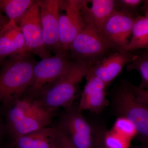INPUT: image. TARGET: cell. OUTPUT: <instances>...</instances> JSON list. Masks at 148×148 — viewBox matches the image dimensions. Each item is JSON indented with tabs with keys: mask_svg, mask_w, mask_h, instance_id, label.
<instances>
[{
	"mask_svg": "<svg viewBox=\"0 0 148 148\" xmlns=\"http://www.w3.org/2000/svg\"><path fill=\"white\" fill-rule=\"evenodd\" d=\"M56 110L23 96L6 110V128L11 140L48 127Z\"/></svg>",
	"mask_w": 148,
	"mask_h": 148,
	"instance_id": "obj_2",
	"label": "cell"
},
{
	"mask_svg": "<svg viewBox=\"0 0 148 148\" xmlns=\"http://www.w3.org/2000/svg\"></svg>",
	"mask_w": 148,
	"mask_h": 148,
	"instance_id": "obj_32",
	"label": "cell"
},
{
	"mask_svg": "<svg viewBox=\"0 0 148 148\" xmlns=\"http://www.w3.org/2000/svg\"><path fill=\"white\" fill-rule=\"evenodd\" d=\"M92 66L87 61L73 60L66 72L44 89L36 99L51 108H66L72 106L78 85L86 77Z\"/></svg>",
	"mask_w": 148,
	"mask_h": 148,
	"instance_id": "obj_3",
	"label": "cell"
},
{
	"mask_svg": "<svg viewBox=\"0 0 148 148\" xmlns=\"http://www.w3.org/2000/svg\"><path fill=\"white\" fill-rule=\"evenodd\" d=\"M145 1L143 0H115L116 10L136 18L139 15L138 10Z\"/></svg>",
	"mask_w": 148,
	"mask_h": 148,
	"instance_id": "obj_20",
	"label": "cell"
},
{
	"mask_svg": "<svg viewBox=\"0 0 148 148\" xmlns=\"http://www.w3.org/2000/svg\"><path fill=\"white\" fill-rule=\"evenodd\" d=\"M132 87L137 98L148 107V90L142 89L132 84Z\"/></svg>",
	"mask_w": 148,
	"mask_h": 148,
	"instance_id": "obj_25",
	"label": "cell"
},
{
	"mask_svg": "<svg viewBox=\"0 0 148 148\" xmlns=\"http://www.w3.org/2000/svg\"><path fill=\"white\" fill-rule=\"evenodd\" d=\"M32 53L8 57L0 70V106L6 111L24 96L32 83L37 61Z\"/></svg>",
	"mask_w": 148,
	"mask_h": 148,
	"instance_id": "obj_1",
	"label": "cell"
},
{
	"mask_svg": "<svg viewBox=\"0 0 148 148\" xmlns=\"http://www.w3.org/2000/svg\"><path fill=\"white\" fill-rule=\"evenodd\" d=\"M136 56L132 52H116L106 56L92 65L87 75L98 78L106 88L111 84L125 66Z\"/></svg>",
	"mask_w": 148,
	"mask_h": 148,
	"instance_id": "obj_12",
	"label": "cell"
},
{
	"mask_svg": "<svg viewBox=\"0 0 148 148\" xmlns=\"http://www.w3.org/2000/svg\"><path fill=\"white\" fill-rule=\"evenodd\" d=\"M3 130V126L2 121L0 118V139L2 135Z\"/></svg>",
	"mask_w": 148,
	"mask_h": 148,
	"instance_id": "obj_27",
	"label": "cell"
},
{
	"mask_svg": "<svg viewBox=\"0 0 148 148\" xmlns=\"http://www.w3.org/2000/svg\"><path fill=\"white\" fill-rule=\"evenodd\" d=\"M38 1L44 41L46 46L54 55L67 52L64 51L60 40V0H41Z\"/></svg>",
	"mask_w": 148,
	"mask_h": 148,
	"instance_id": "obj_10",
	"label": "cell"
},
{
	"mask_svg": "<svg viewBox=\"0 0 148 148\" xmlns=\"http://www.w3.org/2000/svg\"><path fill=\"white\" fill-rule=\"evenodd\" d=\"M135 18L116 10L108 18L102 32L113 49L121 52L128 45Z\"/></svg>",
	"mask_w": 148,
	"mask_h": 148,
	"instance_id": "obj_11",
	"label": "cell"
},
{
	"mask_svg": "<svg viewBox=\"0 0 148 148\" xmlns=\"http://www.w3.org/2000/svg\"><path fill=\"white\" fill-rule=\"evenodd\" d=\"M143 12L145 13L144 16L139 15L135 18L131 39L123 52H132L148 49V10Z\"/></svg>",
	"mask_w": 148,
	"mask_h": 148,
	"instance_id": "obj_17",
	"label": "cell"
},
{
	"mask_svg": "<svg viewBox=\"0 0 148 148\" xmlns=\"http://www.w3.org/2000/svg\"><path fill=\"white\" fill-rule=\"evenodd\" d=\"M25 53V41L20 27L9 21L0 32V65L8 57Z\"/></svg>",
	"mask_w": 148,
	"mask_h": 148,
	"instance_id": "obj_14",
	"label": "cell"
},
{
	"mask_svg": "<svg viewBox=\"0 0 148 148\" xmlns=\"http://www.w3.org/2000/svg\"><path fill=\"white\" fill-rule=\"evenodd\" d=\"M115 132L127 138H131L137 134L135 126L126 119L120 117L115 123Z\"/></svg>",
	"mask_w": 148,
	"mask_h": 148,
	"instance_id": "obj_21",
	"label": "cell"
},
{
	"mask_svg": "<svg viewBox=\"0 0 148 148\" xmlns=\"http://www.w3.org/2000/svg\"><path fill=\"white\" fill-rule=\"evenodd\" d=\"M145 148V147H136V148Z\"/></svg>",
	"mask_w": 148,
	"mask_h": 148,
	"instance_id": "obj_31",
	"label": "cell"
},
{
	"mask_svg": "<svg viewBox=\"0 0 148 148\" xmlns=\"http://www.w3.org/2000/svg\"><path fill=\"white\" fill-rule=\"evenodd\" d=\"M141 10L143 11H145V10H148V9L146 8H144L142 7H141Z\"/></svg>",
	"mask_w": 148,
	"mask_h": 148,
	"instance_id": "obj_29",
	"label": "cell"
},
{
	"mask_svg": "<svg viewBox=\"0 0 148 148\" xmlns=\"http://www.w3.org/2000/svg\"><path fill=\"white\" fill-rule=\"evenodd\" d=\"M144 50L145 51H147V52H148V49H145V50Z\"/></svg>",
	"mask_w": 148,
	"mask_h": 148,
	"instance_id": "obj_30",
	"label": "cell"
},
{
	"mask_svg": "<svg viewBox=\"0 0 148 148\" xmlns=\"http://www.w3.org/2000/svg\"><path fill=\"white\" fill-rule=\"evenodd\" d=\"M34 0H0V9L9 21L18 24L27 11L35 2Z\"/></svg>",
	"mask_w": 148,
	"mask_h": 148,
	"instance_id": "obj_18",
	"label": "cell"
},
{
	"mask_svg": "<svg viewBox=\"0 0 148 148\" xmlns=\"http://www.w3.org/2000/svg\"><path fill=\"white\" fill-rule=\"evenodd\" d=\"M69 52L41 59L34 67L32 83L24 96L36 99L46 88L66 72L73 60Z\"/></svg>",
	"mask_w": 148,
	"mask_h": 148,
	"instance_id": "obj_6",
	"label": "cell"
},
{
	"mask_svg": "<svg viewBox=\"0 0 148 148\" xmlns=\"http://www.w3.org/2000/svg\"><path fill=\"white\" fill-rule=\"evenodd\" d=\"M127 71H137L141 76V81L138 87L148 90V52L143 50L126 66Z\"/></svg>",
	"mask_w": 148,
	"mask_h": 148,
	"instance_id": "obj_19",
	"label": "cell"
},
{
	"mask_svg": "<svg viewBox=\"0 0 148 148\" xmlns=\"http://www.w3.org/2000/svg\"><path fill=\"white\" fill-rule=\"evenodd\" d=\"M8 21V18H6L2 11L0 9V32Z\"/></svg>",
	"mask_w": 148,
	"mask_h": 148,
	"instance_id": "obj_26",
	"label": "cell"
},
{
	"mask_svg": "<svg viewBox=\"0 0 148 148\" xmlns=\"http://www.w3.org/2000/svg\"><path fill=\"white\" fill-rule=\"evenodd\" d=\"M105 141L110 148H124V144L119 134L114 132H106Z\"/></svg>",
	"mask_w": 148,
	"mask_h": 148,
	"instance_id": "obj_24",
	"label": "cell"
},
{
	"mask_svg": "<svg viewBox=\"0 0 148 148\" xmlns=\"http://www.w3.org/2000/svg\"><path fill=\"white\" fill-rule=\"evenodd\" d=\"M85 26L82 0L60 1V40L64 51L68 52L75 38Z\"/></svg>",
	"mask_w": 148,
	"mask_h": 148,
	"instance_id": "obj_8",
	"label": "cell"
},
{
	"mask_svg": "<svg viewBox=\"0 0 148 148\" xmlns=\"http://www.w3.org/2000/svg\"><path fill=\"white\" fill-rule=\"evenodd\" d=\"M143 7L144 8L148 9V1H145L143 4Z\"/></svg>",
	"mask_w": 148,
	"mask_h": 148,
	"instance_id": "obj_28",
	"label": "cell"
},
{
	"mask_svg": "<svg viewBox=\"0 0 148 148\" xmlns=\"http://www.w3.org/2000/svg\"><path fill=\"white\" fill-rule=\"evenodd\" d=\"M93 135L92 148H110L105 141L106 130L104 127L99 126H92Z\"/></svg>",
	"mask_w": 148,
	"mask_h": 148,
	"instance_id": "obj_22",
	"label": "cell"
},
{
	"mask_svg": "<svg viewBox=\"0 0 148 148\" xmlns=\"http://www.w3.org/2000/svg\"><path fill=\"white\" fill-rule=\"evenodd\" d=\"M82 0L83 10L96 27L102 32L108 18L116 10L115 0Z\"/></svg>",
	"mask_w": 148,
	"mask_h": 148,
	"instance_id": "obj_16",
	"label": "cell"
},
{
	"mask_svg": "<svg viewBox=\"0 0 148 148\" xmlns=\"http://www.w3.org/2000/svg\"><path fill=\"white\" fill-rule=\"evenodd\" d=\"M57 125L66 132L75 148H92V127L88 123L78 106L66 108Z\"/></svg>",
	"mask_w": 148,
	"mask_h": 148,
	"instance_id": "obj_9",
	"label": "cell"
},
{
	"mask_svg": "<svg viewBox=\"0 0 148 148\" xmlns=\"http://www.w3.org/2000/svg\"><path fill=\"white\" fill-rule=\"evenodd\" d=\"M114 103L115 110L120 117L131 121L138 137L148 143V107L137 98L132 84L126 82L121 84L114 96Z\"/></svg>",
	"mask_w": 148,
	"mask_h": 148,
	"instance_id": "obj_5",
	"label": "cell"
},
{
	"mask_svg": "<svg viewBox=\"0 0 148 148\" xmlns=\"http://www.w3.org/2000/svg\"><path fill=\"white\" fill-rule=\"evenodd\" d=\"M56 148H75L65 131L56 125Z\"/></svg>",
	"mask_w": 148,
	"mask_h": 148,
	"instance_id": "obj_23",
	"label": "cell"
},
{
	"mask_svg": "<svg viewBox=\"0 0 148 148\" xmlns=\"http://www.w3.org/2000/svg\"><path fill=\"white\" fill-rule=\"evenodd\" d=\"M18 25L24 36L27 53L38 55L42 59L52 56L44 41L38 1H35Z\"/></svg>",
	"mask_w": 148,
	"mask_h": 148,
	"instance_id": "obj_7",
	"label": "cell"
},
{
	"mask_svg": "<svg viewBox=\"0 0 148 148\" xmlns=\"http://www.w3.org/2000/svg\"><path fill=\"white\" fill-rule=\"evenodd\" d=\"M86 84L78 106L82 111L88 110L99 114L108 106L106 87L103 82L95 77L86 76Z\"/></svg>",
	"mask_w": 148,
	"mask_h": 148,
	"instance_id": "obj_13",
	"label": "cell"
},
{
	"mask_svg": "<svg viewBox=\"0 0 148 148\" xmlns=\"http://www.w3.org/2000/svg\"><path fill=\"white\" fill-rule=\"evenodd\" d=\"M84 13V28L73 41L68 52L73 60H83L93 65L113 48L103 32Z\"/></svg>",
	"mask_w": 148,
	"mask_h": 148,
	"instance_id": "obj_4",
	"label": "cell"
},
{
	"mask_svg": "<svg viewBox=\"0 0 148 148\" xmlns=\"http://www.w3.org/2000/svg\"><path fill=\"white\" fill-rule=\"evenodd\" d=\"M56 127H44L11 140L9 148H56Z\"/></svg>",
	"mask_w": 148,
	"mask_h": 148,
	"instance_id": "obj_15",
	"label": "cell"
}]
</instances>
